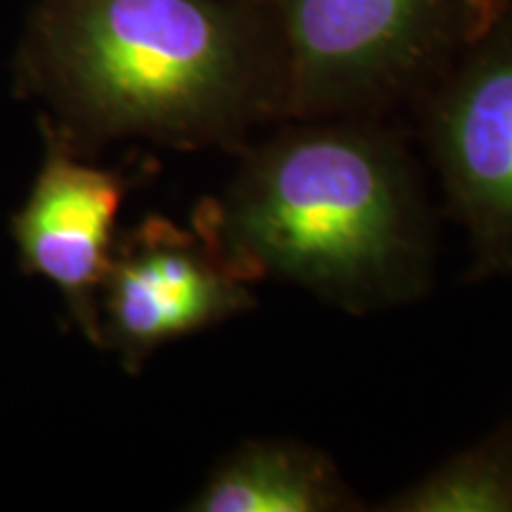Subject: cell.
<instances>
[{
    "mask_svg": "<svg viewBox=\"0 0 512 512\" xmlns=\"http://www.w3.org/2000/svg\"><path fill=\"white\" fill-rule=\"evenodd\" d=\"M15 83L79 152L136 136L240 155L287 121L266 0H34Z\"/></svg>",
    "mask_w": 512,
    "mask_h": 512,
    "instance_id": "6da1fadb",
    "label": "cell"
},
{
    "mask_svg": "<svg viewBox=\"0 0 512 512\" xmlns=\"http://www.w3.org/2000/svg\"><path fill=\"white\" fill-rule=\"evenodd\" d=\"M46 159L27 202L12 219L24 273L64 294L74 323L100 342V292L114 252V223L133 178L81 162V152L46 121Z\"/></svg>",
    "mask_w": 512,
    "mask_h": 512,
    "instance_id": "8992f818",
    "label": "cell"
},
{
    "mask_svg": "<svg viewBox=\"0 0 512 512\" xmlns=\"http://www.w3.org/2000/svg\"><path fill=\"white\" fill-rule=\"evenodd\" d=\"M411 107L470 240V275H512V0H470L456 48Z\"/></svg>",
    "mask_w": 512,
    "mask_h": 512,
    "instance_id": "277c9868",
    "label": "cell"
},
{
    "mask_svg": "<svg viewBox=\"0 0 512 512\" xmlns=\"http://www.w3.org/2000/svg\"><path fill=\"white\" fill-rule=\"evenodd\" d=\"M249 280L207 235L162 216L114 242L100 292L98 347L117 351L128 373L159 347L254 309Z\"/></svg>",
    "mask_w": 512,
    "mask_h": 512,
    "instance_id": "5b68a950",
    "label": "cell"
},
{
    "mask_svg": "<svg viewBox=\"0 0 512 512\" xmlns=\"http://www.w3.org/2000/svg\"><path fill=\"white\" fill-rule=\"evenodd\" d=\"M195 228L249 283L285 280L349 313L425 297L434 230L411 152L384 119H292L240 152Z\"/></svg>",
    "mask_w": 512,
    "mask_h": 512,
    "instance_id": "7a4b0ae2",
    "label": "cell"
},
{
    "mask_svg": "<svg viewBox=\"0 0 512 512\" xmlns=\"http://www.w3.org/2000/svg\"><path fill=\"white\" fill-rule=\"evenodd\" d=\"M287 121L384 119L413 105L463 34L470 0H266Z\"/></svg>",
    "mask_w": 512,
    "mask_h": 512,
    "instance_id": "3957f363",
    "label": "cell"
},
{
    "mask_svg": "<svg viewBox=\"0 0 512 512\" xmlns=\"http://www.w3.org/2000/svg\"><path fill=\"white\" fill-rule=\"evenodd\" d=\"M380 510L512 512V425L444 460Z\"/></svg>",
    "mask_w": 512,
    "mask_h": 512,
    "instance_id": "ba28073f",
    "label": "cell"
},
{
    "mask_svg": "<svg viewBox=\"0 0 512 512\" xmlns=\"http://www.w3.org/2000/svg\"><path fill=\"white\" fill-rule=\"evenodd\" d=\"M188 510L351 512L363 505L323 451L290 439H254L211 470Z\"/></svg>",
    "mask_w": 512,
    "mask_h": 512,
    "instance_id": "52a82bcc",
    "label": "cell"
}]
</instances>
